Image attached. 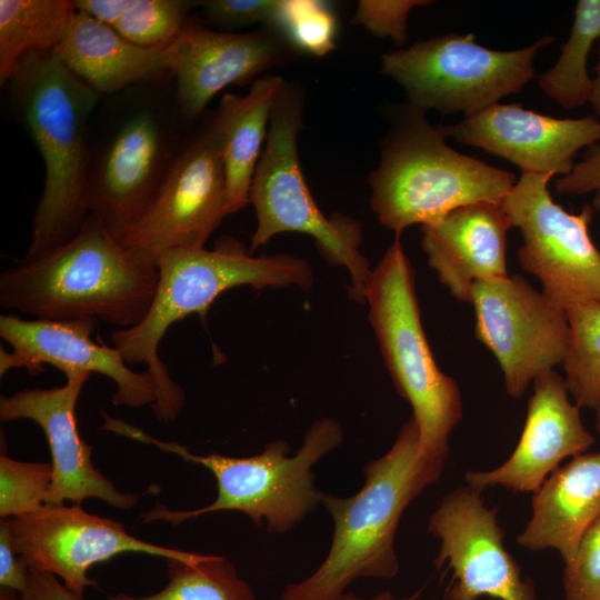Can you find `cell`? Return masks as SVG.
Masks as SVG:
<instances>
[{
	"mask_svg": "<svg viewBox=\"0 0 600 600\" xmlns=\"http://www.w3.org/2000/svg\"><path fill=\"white\" fill-rule=\"evenodd\" d=\"M443 463L422 453L419 427L411 416L391 448L366 462L364 483L357 493H321L320 503L333 521L331 546L319 568L288 584L281 600H336L358 578H396L394 538L400 519L440 478Z\"/></svg>",
	"mask_w": 600,
	"mask_h": 600,
	"instance_id": "6da1fadb",
	"label": "cell"
},
{
	"mask_svg": "<svg viewBox=\"0 0 600 600\" xmlns=\"http://www.w3.org/2000/svg\"><path fill=\"white\" fill-rule=\"evenodd\" d=\"M159 282L144 319L111 333L113 346L128 364L143 363L150 373L156 400L154 417L173 421L184 406V392L170 377L159 357V344L168 329L191 313L206 316L218 297L236 287L256 290L296 286L308 290L313 283L308 260L289 253L253 256L231 237H222L212 250L174 249L158 262Z\"/></svg>",
	"mask_w": 600,
	"mask_h": 600,
	"instance_id": "7a4b0ae2",
	"label": "cell"
},
{
	"mask_svg": "<svg viewBox=\"0 0 600 600\" xmlns=\"http://www.w3.org/2000/svg\"><path fill=\"white\" fill-rule=\"evenodd\" d=\"M159 270L130 254L92 216L67 243L0 276V304L34 319L102 320L128 329L154 299Z\"/></svg>",
	"mask_w": 600,
	"mask_h": 600,
	"instance_id": "3957f363",
	"label": "cell"
},
{
	"mask_svg": "<svg viewBox=\"0 0 600 600\" xmlns=\"http://www.w3.org/2000/svg\"><path fill=\"white\" fill-rule=\"evenodd\" d=\"M10 81L46 170L22 259L31 261L71 240L89 217L86 126L99 93L53 50L23 57Z\"/></svg>",
	"mask_w": 600,
	"mask_h": 600,
	"instance_id": "277c9868",
	"label": "cell"
},
{
	"mask_svg": "<svg viewBox=\"0 0 600 600\" xmlns=\"http://www.w3.org/2000/svg\"><path fill=\"white\" fill-rule=\"evenodd\" d=\"M101 429L201 464L216 478L218 493L211 503L192 510H172L157 503L141 514L144 522L164 521L177 526L216 511L234 510L270 533L289 532L321 504L322 492L314 487L312 467L343 440L341 424L323 418L310 426L293 456H288L290 446L278 440L267 443L257 454L239 458L196 454L186 446L161 441L108 414L103 416Z\"/></svg>",
	"mask_w": 600,
	"mask_h": 600,
	"instance_id": "5b68a950",
	"label": "cell"
},
{
	"mask_svg": "<svg viewBox=\"0 0 600 600\" xmlns=\"http://www.w3.org/2000/svg\"><path fill=\"white\" fill-rule=\"evenodd\" d=\"M424 114L399 110L369 176L370 207L396 236L462 206L501 204L517 182L513 173L452 149Z\"/></svg>",
	"mask_w": 600,
	"mask_h": 600,
	"instance_id": "8992f818",
	"label": "cell"
},
{
	"mask_svg": "<svg viewBox=\"0 0 600 600\" xmlns=\"http://www.w3.org/2000/svg\"><path fill=\"white\" fill-rule=\"evenodd\" d=\"M368 318L397 392L412 408L421 451L444 461L449 438L463 416L459 386L438 367L429 347L416 291V273L400 236L371 270Z\"/></svg>",
	"mask_w": 600,
	"mask_h": 600,
	"instance_id": "52a82bcc",
	"label": "cell"
},
{
	"mask_svg": "<svg viewBox=\"0 0 600 600\" xmlns=\"http://www.w3.org/2000/svg\"><path fill=\"white\" fill-rule=\"evenodd\" d=\"M302 111L300 87L284 82L273 104L266 144L251 182L249 203L256 211L257 229L249 251L253 253L279 233H306L314 239L330 264L346 268L350 276L349 298L364 303L371 269L360 251L361 224L341 213L326 217L316 204L298 156Z\"/></svg>",
	"mask_w": 600,
	"mask_h": 600,
	"instance_id": "ba28073f",
	"label": "cell"
},
{
	"mask_svg": "<svg viewBox=\"0 0 600 600\" xmlns=\"http://www.w3.org/2000/svg\"><path fill=\"white\" fill-rule=\"evenodd\" d=\"M552 41L543 36L499 51L476 43L472 33H448L384 53L381 71L402 87L411 108L467 117L520 92L534 77L537 52Z\"/></svg>",
	"mask_w": 600,
	"mask_h": 600,
	"instance_id": "9c48e42d",
	"label": "cell"
},
{
	"mask_svg": "<svg viewBox=\"0 0 600 600\" xmlns=\"http://www.w3.org/2000/svg\"><path fill=\"white\" fill-rule=\"evenodd\" d=\"M552 174H521L501 207L511 228L519 229L520 267L534 276L542 294L556 307L600 302V251L591 241V204L567 212L548 190Z\"/></svg>",
	"mask_w": 600,
	"mask_h": 600,
	"instance_id": "30bf717a",
	"label": "cell"
},
{
	"mask_svg": "<svg viewBox=\"0 0 600 600\" xmlns=\"http://www.w3.org/2000/svg\"><path fill=\"white\" fill-rule=\"evenodd\" d=\"M470 303L476 337L497 359L511 398H520L538 374L562 364L570 336L567 312L521 276L476 282Z\"/></svg>",
	"mask_w": 600,
	"mask_h": 600,
	"instance_id": "8fae6325",
	"label": "cell"
},
{
	"mask_svg": "<svg viewBox=\"0 0 600 600\" xmlns=\"http://www.w3.org/2000/svg\"><path fill=\"white\" fill-rule=\"evenodd\" d=\"M226 216V173L209 129L172 160L148 210L118 241L138 260L157 267L170 250L202 248Z\"/></svg>",
	"mask_w": 600,
	"mask_h": 600,
	"instance_id": "7c38bea8",
	"label": "cell"
},
{
	"mask_svg": "<svg viewBox=\"0 0 600 600\" xmlns=\"http://www.w3.org/2000/svg\"><path fill=\"white\" fill-rule=\"evenodd\" d=\"M8 521L13 550L28 569L60 578L81 598L87 588L98 584L88 577V570L118 554L134 552L181 560L199 554L138 539L122 523L91 514L77 503H44Z\"/></svg>",
	"mask_w": 600,
	"mask_h": 600,
	"instance_id": "4fadbf2b",
	"label": "cell"
},
{
	"mask_svg": "<svg viewBox=\"0 0 600 600\" xmlns=\"http://www.w3.org/2000/svg\"><path fill=\"white\" fill-rule=\"evenodd\" d=\"M497 508H487L481 491L470 487L449 492L430 516L428 531L440 540L434 564L453 570L448 600H536L533 582L503 546Z\"/></svg>",
	"mask_w": 600,
	"mask_h": 600,
	"instance_id": "5bb4252c",
	"label": "cell"
},
{
	"mask_svg": "<svg viewBox=\"0 0 600 600\" xmlns=\"http://www.w3.org/2000/svg\"><path fill=\"white\" fill-rule=\"evenodd\" d=\"M94 319L48 320L22 319L13 314L0 317V337L12 351L1 348L0 376L24 368L30 374L44 371V364L61 370L66 378L81 373H100L112 379L117 390L116 406L139 408L156 400L150 373L134 372L113 346L91 339Z\"/></svg>",
	"mask_w": 600,
	"mask_h": 600,
	"instance_id": "9a60e30c",
	"label": "cell"
},
{
	"mask_svg": "<svg viewBox=\"0 0 600 600\" xmlns=\"http://www.w3.org/2000/svg\"><path fill=\"white\" fill-rule=\"evenodd\" d=\"M437 129L444 139L510 161L522 174L566 176L574 166L576 153L600 140V119L596 117L558 119L519 103L498 102Z\"/></svg>",
	"mask_w": 600,
	"mask_h": 600,
	"instance_id": "2e32d148",
	"label": "cell"
},
{
	"mask_svg": "<svg viewBox=\"0 0 600 600\" xmlns=\"http://www.w3.org/2000/svg\"><path fill=\"white\" fill-rule=\"evenodd\" d=\"M89 373L67 378L61 387L24 389L0 398V419H29L43 431L52 464V483L47 503L71 501L80 504L97 498L109 506L128 510L140 494L122 492L104 477L91 460L93 446L80 436L77 403Z\"/></svg>",
	"mask_w": 600,
	"mask_h": 600,
	"instance_id": "e0dca14e",
	"label": "cell"
},
{
	"mask_svg": "<svg viewBox=\"0 0 600 600\" xmlns=\"http://www.w3.org/2000/svg\"><path fill=\"white\" fill-rule=\"evenodd\" d=\"M166 50L169 69L177 78L181 111L188 119L198 117L223 88L253 82L294 52L273 29L220 32L197 21L186 23Z\"/></svg>",
	"mask_w": 600,
	"mask_h": 600,
	"instance_id": "ac0fdd59",
	"label": "cell"
},
{
	"mask_svg": "<svg viewBox=\"0 0 600 600\" xmlns=\"http://www.w3.org/2000/svg\"><path fill=\"white\" fill-rule=\"evenodd\" d=\"M526 423L512 454L492 470H469L468 486L480 491L500 486L513 492H536L567 458L584 453L594 442L580 409L569 399L566 380L553 369L532 381Z\"/></svg>",
	"mask_w": 600,
	"mask_h": 600,
	"instance_id": "d6986e66",
	"label": "cell"
},
{
	"mask_svg": "<svg viewBox=\"0 0 600 600\" xmlns=\"http://www.w3.org/2000/svg\"><path fill=\"white\" fill-rule=\"evenodd\" d=\"M152 114L132 117L107 147L90 176L88 209L119 240L148 210L171 166Z\"/></svg>",
	"mask_w": 600,
	"mask_h": 600,
	"instance_id": "ffe728a7",
	"label": "cell"
},
{
	"mask_svg": "<svg viewBox=\"0 0 600 600\" xmlns=\"http://www.w3.org/2000/svg\"><path fill=\"white\" fill-rule=\"evenodd\" d=\"M511 228L501 204L459 207L421 226V247L438 280L460 302H471L478 281L507 278V232Z\"/></svg>",
	"mask_w": 600,
	"mask_h": 600,
	"instance_id": "44dd1931",
	"label": "cell"
},
{
	"mask_svg": "<svg viewBox=\"0 0 600 600\" xmlns=\"http://www.w3.org/2000/svg\"><path fill=\"white\" fill-rule=\"evenodd\" d=\"M600 519V451L557 468L533 492L532 514L518 536L531 551L554 549L571 562L588 529Z\"/></svg>",
	"mask_w": 600,
	"mask_h": 600,
	"instance_id": "7402d4cb",
	"label": "cell"
},
{
	"mask_svg": "<svg viewBox=\"0 0 600 600\" xmlns=\"http://www.w3.org/2000/svg\"><path fill=\"white\" fill-rule=\"evenodd\" d=\"M284 80L266 73L246 96H222L210 130L218 143L228 189V214L249 203L252 178L267 139L270 116Z\"/></svg>",
	"mask_w": 600,
	"mask_h": 600,
	"instance_id": "603a6c76",
	"label": "cell"
},
{
	"mask_svg": "<svg viewBox=\"0 0 600 600\" xmlns=\"http://www.w3.org/2000/svg\"><path fill=\"white\" fill-rule=\"evenodd\" d=\"M53 52L98 93L116 91L169 69L166 48L134 44L113 28L77 11Z\"/></svg>",
	"mask_w": 600,
	"mask_h": 600,
	"instance_id": "cb8c5ba5",
	"label": "cell"
},
{
	"mask_svg": "<svg viewBox=\"0 0 600 600\" xmlns=\"http://www.w3.org/2000/svg\"><path fill=\"white\" fill-rule=\"evenodd\" d=\"M74 13L70 0H0V83L27 54L54 50Z\"/></svg>",
	"mask_w": 600,
	"mask_h": 600,
	"instance_id": "d4e9b609",
	"label": "cell"
},
{
	"mask_svg": "<svg viewBox=\"0 0 600 600\" xmlns=\"http://www.w3.org/2000/svg\"><path fill=\"white\" fill-rule=\"evenodd\" d=\"M600 40V0H579L573 24L556 64L539 76V88L566 109L590 102L593 79L588 73V57Z\"/></svg>",
	"mask_w": 600,
	"mask_h": 600,
	"instance_id": "484cf974",
	"label": "cell"
},
{
	"mask_svg": "<svg viewBox=\"0 0 600 600\" xmlns=\"http://www.w3.org/2000/svg\"><path fill=\"white\" fill-rule=\"evenodd\" d=\"M168 583L153 594L109 596V600H256L250 584L224 557L199 553L194 559H167Z\"/></svg>",
	"mask_w": 600,
	"mask_h": 600,
	"instance_id": "4316f807",
	"label": "cell"
},
{
	"mask_svg": "<svg viewBox=\"0 0 600 600\" xmlns=\"http://www.w3.org/2000/svg\"><path fill=\"white\" fill-rule=\"evenodd\" d=\"M570 336L562 367L569 394L579 408L600 407V302L566 310Z\"/></svg>",
	"mask_w": 600,
	"mask_h": 600,
	"instance_id": "83f0119b",
	"label": "cell"
},
{
	"mask_svg": "<svg viewBox=\"0 0 600 600\" xmlns=\"http://www.w3.org/2000/svg\"><path fill=\"white\" fill-rule=\"evenodd\" d=\"M338 20L322 0H281L274 31L294 50L323 57L336 49Z\"/></svg>",
	"mask_w": 600,
	"mask_h": 600,
	"instance_id": "f1b7e54d",
	"label": "cell"
},
{
	"mask_svg": "<svg viewBox=\"0 0 600 600\" xmlns=\"http://www.w3.org/2000/svg\"><path fill=\"white\" fill-rule=\"evenodd\" d=\"M184 0H130L114 30L130 42L148 48H166L183 30L188 10Z\"/></svg>",
	"mask_w": 600,
	"mask_h": 600,
	"instance_id": "f546056e",
	"label": "cell"
},
{
	"mask_svg": "<svg viewBox=\"0 0 600 600\" xmlns=\"http://www.w3.org/2000/svg\"><path fill=\"white\" fill-rule=\"evenodd\" d=\"M51 462H27L0 457V518L20 517L47 503L52 483Z\"/></svg>",
	"mask_w": 600,
	"mask_h": 600,
	"instance_id": "4dcf8cb0",
	"label": "cell"
},
{
	"mask_svg": "<svg viewBox=\"0 0 600 600\" xmlns=\"http://www.w3.org/2000/svg\"><path fill=\"white\" fill-rule=\"evenodd\" d=\"M566 600H600V519L584 533L571 562L564 564Z\"/></svg>",
	"mask_w": 600,
	"mask_h": 600,
	"instance_id": "1f68e13d",
	"label": "cell"
},
{
	"mask_svg": "<svg viewBox=\"0 0 600 600\" xmlns=\"http://www.w3.org/2000/svg\"><path fill=\"white\" fill-rule=\"evenodd\" d=\"M430 3L427 0H361L352 21L363 26L374 37L391 38L400 47L408 38L410 11Z\"/></svg>",
	"mask_w": 600,
	"mask_h": 600,
	"instance_id": "d6a6232c",
	"label": "cell"
},
{
	"mask_svg": "<svg viewBox=\"0 0 600 600\" xmlns=\"http://www.w3.org/2000/svg\"><path fill=\"white\" fill-rule=\"evenodd\" d=\"M281 0H208L199 2L207 17L223 27L240 28L260 22L274 29Z\"/></svg>",
	"mask_w": 600,
	"mask_h": 600,
	"instance_id": "836d02e7",
	"label": "cell"
},
{
	"mask_svg": "<svg viewBox=\"0 0 600 600\" xmlns=\"http://www.w3.org/2000/svg\"><path fill=\"white\" fill-rule=\"evenodd\" d=\"M560 194L582 196L600 191V146L592 144L571 171L554 182Z\"/></svg>",
	"mask_w": 600,
	"mask_h": 600,
	"instance_id": "e575fe53",
	"label": "cell"
},
{
	"mask_svg": "<svg viewBox=\"0 0 600 600\" xmlns=\"http://www.w3.org/2000/svg\"><path fill=\"white\" fill-rule=\"evenodd\" d=\"M29 569L14 552L8 519L0 523V587L22 594L28 586Z\"/></svg>",
	"mask_w": 600,
	"mask_h": 600,
	"instance_id": "d590c367",
	"label": "cell"
},
{
	"mask_svg": "<svg viewBox=\"0 0 600 600\" xmlns=\"http://www.w3.org/2000/svg\"><path fill=\"white\" fill-rule=\"evenodd\" d=\"M22 600H84L70 591L51 573L29 570L28 586Z\"/></svg>",
	"mask_w": 600,
	"mask_h": 600,
	"instance_id": "8d00e7d4",
	"label": "cell"
},
{
	"mask_svg": "<svg viewBox=\"0 0 600 600\" xmlns=\"http://www.w3.org/2000/svg\"><path fill=\"white\" fill-rule=\"evenodd\" d=\"M76 11L114 28L130 0H72Z\"/></svg>",
	"mask_w": 600,
	"mask_h": 600,
	"instance_id": "74e56055",
	"label": "cell"
},
{
	"mask_svg": "<svg viewBox=\"0 0 600 600\" xmlns=\"http://www.w3.org/2000/svg\"><path fill=\"white\" fill-rule=\"evenodd\" d=\"M421 594V590H418L417 592L412 593L409 597H401L398 598L393 596L389 591L380 592L371 598H361L357 593L352 591L343 592L340 597H338L336 600H419Z\"/></svg>",
	"mask_w": 600,
	"mask_h": 600,
	"instance_id": "f35d334b",
	"label": "cell"
},
{
	"mask_svg": "<svg viewBox=\"0 0 600 600\" xmlns=\"http://www.w3.org/2000/svg\"><path fill=\"white\" fill-rule=\"evenodd\" d=\"M597 76L593 79L592 93L590 98V103L592 104L594 111L600 117V44L598 48V63L596 67Z\"/></svg>",
	"mask_w": 600,
	"mask_h": 600,
	"instance_id": "ab89813d",
	"label": "cell"
},
{
	"mask_svg": "<svg viewBox=\"0 0 600 600\" xmlns=\"http://www.w3.org/2000/svg\"><path fill=\"white\" fill-rule=\"evenodd\" d=\"M0 600H22L21 594L12 589L0 587Z\"/></svg>",
	"mask_w": 600,
	"mask_h": 600,
	"instance_id": "60d3db41",
	"label": "cell"
},
{
	"mask_svg": "<svg viewBox=\"0 0 600 600\" xmlns=\"http://www.w3.org/2000/svg\"><path fill=\"white\" fill-rule=\"evenodd\" d=\"M594 211H600V191L596 192L591 202Z\"/></svg>",
	"mask_w": 600,
	"mask_h": 600,
	"instance_id": "b9f144b4",
	"label": "cell"
},
{
	"mask_svg": "<svg viewBox=\"0 0 600 600\" xmlns=\"http://www.w3.org/2000/svg\"><path fill=\"white\" fill-rule=\"evenodd\" d=\"M594 411H596V429L598 433L600 434V407L597 408Z\"/></svg>",
	"mask_w": 600,
	"mask_h": 600,
	"instance_id": "7bdbcfd3",
	"label": "cell"
}]
</instances>
